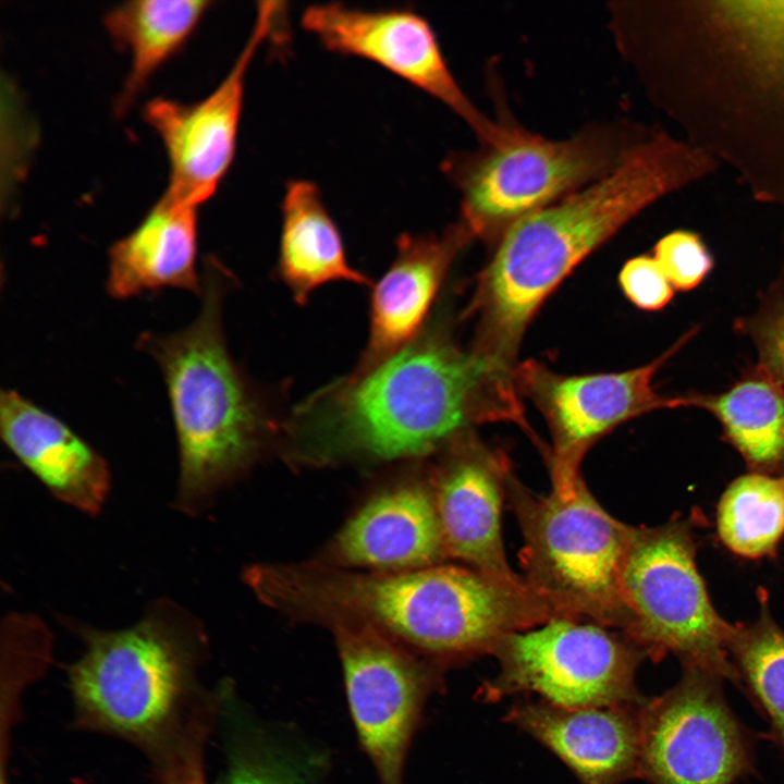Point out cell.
I'll return each instance as SVG.
<instances>
[{
  "instance_id": "obj_21",
  "label": "cell",
  "mask_w": 784,
  "mask_h": 784,
  "mask_svg": "<svg viewBox=\"0 0 784 784\" xmlns=\"http://www.w3.org/2000/svg\"><path fill=\"white\" fill-rule=\"evenodd\" d=\"M341 560L353 565L411 571L446 555L433 498L404 487L369 501L336 539Z\"/></svg>"
},
{
  "instance_id": "obj_19",
  "label": "cell",
  "mask_w": 784,
  "mask_h": 784,
  "mask_svg": "<svg viewBox=\"0 0 784 784\" xmlns=\"http://www.w3.org/2000/svg\"><path fill=\"white\" fill-rule=\"evenodd\" d=\"M471 237L458 223L442 236L401 235L391 267L372 289L368 343L358 369L413 341L457 250Z\"/></svg>"
},
{
  "instance_id": "obj_18",
  "label": "cell",
  "mask_w": 784,
  "mask_h": 784,
  "mask_svg": "<svg viewBox=\"0 0 784 784\" xmlns=\"http://www.w3.org/2000/svg\"><path fill=\"white\" fill-rule=\"evenodd\" d=\"M0 433L53 497L84 513H99L110 489L108 464L65 422L9 389L0 394Z\"/></svg>"
},
{
  "instance_id": "obj_26",
  "label": "cell",
  "mask_w": 784,
  "mask_h": 784,
  "mask_svg": "<svg viewBox=\"0 0 784 784\" xmlns=\"http://www.w3.org/2000/svg\"><path fill=\"white\" fill-rule=\"evenodd\" d=\"M738 688L770 725V737L784 754V630L768 604L751 623L734 626L728 646Z\"/></svg>"
},
{
  "instance_id": "obj_22",
  "label": "cell",
  "mask_w": 784,
  "mask_h": 784,
  "mask_svg": "<svg viewBox=\"0 0 784 784\" xmlns=\"http://www.w3.org/2000/svg\"><path fill=\"white\" fill-rule=\"evenodd\" d=\"M281 209L278 272L297 303H306L329 282L369 283L350 266L341 234L314 183L290 182Z\"/></svg>"
},
{
  "instance_id": "obj_28",
  "label": "cell",
  "mask_w": 784,
  "mask_h": 784,
  "mask_svg": "<svg viewBox=\"0 0 784 784\" xmlns=\"http://www.w3.org/2000/svg\"><path fill=\"white\" fill-rule=\"evenodd\" d=\"M652 256L675 291L695 290L714 268L713 255L701 235L686 229L662 236Z\"/></svg>"
},
{
  "instance_id": "obj_15",
  "label": "cell",
  "mask_w": 784,
  "mask_h": 784,
  "mask_svg": "<svg viewBox=\"0 0 784 784\" xmlns=\"http://www.w3.org/2000/svg\"><path fill=\"white\" fill-rule=\"evenodd\" d=\"M351 713L381 784H403L406 751L429 676L382 636L355 622L333 623Z\"/></svg>"
},
{
  "instance_id": "obj_29",
  "label": "cell",
  "mask_w": 784,
  "mask_h": 784,
  "mask_svg": "<svg viewBox=\"0 0 784 784\" xmlns=\"http://www.w3.org/2000/svg\"><path fill=\"white\" fill-rule=\"evenodd\" d=\"M618 279L626 297L640 309H663L674 297L675 290L653 256L640 255L627 260Z\"/></svg>"
},
{
  "instance_id": "obj_13",
  "label": "cell",
  "mask_w": 784,
  "mask_h": 784,
  "mask_svg": "<svg viewBox=\"0 0 784 784\" xmlns=\"http://www.w3.org/2000/svg\"><path fill=\"white\" fill-rule=\"evenodd\" d=\"M280 2H259L252 32L220 84L197 102L158 97L144 108L146 122L163 143L170 175L166 192L199 207L217 191L233 161L245 79L258 48L272 33Z\"/></svg>"
},
{
  "instance_id": "obj_20",
  "label": "cell",
  "mask_w": 784,
  "mask_h": 784,
  "mask_svg": "<svg viewBox=\"0 0 784 784\" xmlns=\"http://www.w3.org/2000/svg\"><path fill=\"white\" fill-rule=\"evenodd\" d=\"M197 209L163 193L139 224L111 245L106 282L110 296L125 299L166 287L199 296Z\"/></svg>"
},
{
  "instance_id": "obj_3",
  "label": "cell",
  "mask_w": 784,
  "mask_h": 784,
  "mask_svg": "<svg viewBox=\"0 0 784 784\" xmlns=\"http://www.w3.org/2000/svg\"><path fill=\"white\" fill-rule=\"evenodd\" d=\"M514 381L510 365L479 348L425 335L315 394L297 417L372 456H418L476 424L524 426Z\"/></svg>"
},
{
  "instance_id": "obj_4",
  "label": "cell",
  "mask_w": 784,
  "mask_h": 784,
  "mask_svg": "<svg viewBox=\"0 0 784 784\" xmlns=\"http://www.w3.org/2000/svg\"><path fill=\"white\" fill-rule=\"evenodd\" d=\"M246 580L277 609L381 627L448 659L491 653L536 620L526 593L473 568L432 565L375 575L259 566Z\"/></svg>"
},
{
  "instance_id": "obj_16",
  "label": "cell",
  "mask_w": 784,
  "mask_h": 784,
  "mask_svg": "<svg viewBox=\"0 0 784 784\" xmlns=\"http://www.w3.org/2000/svg\"><path fill=\"white\" fill-rule=\"evenodd\" d=\"M510 468L500 454L467 443L438 477L433 497L445 554L499 583L531 591L510 566L501 506Z\"/></svg>"
},
{
  "instance_id": "obj_5",
  "label": "cell",
  "mask_w": 784,
  "mask_h": 784,
  "mask_svg": "<svg viewBox=\"0 0 784 784\" xmlns=\"http://www.w3.org/2000/svg\"><path fill=\"white\" fill-rule=\"evenodd\" d=\"M226 272L205 261L201 306L184 329L140 335L139 347L161 369L179 444L175 506L199 514L218 485L256 446L262 427L260 406L233 362L222 331Z\"/></svg>"
},
{
  "instance_id": "obj_30",
  "label": "cell",
  "mask_w": 784,
  "mask_h": 784,
  "mask_svg": "<svg viewBox=\"0 0 784 784\" xmlns=\"http://www.w3.org/2000/svg\"><path fill=\"white\" fill-rule=\"evenodd\" d=\"M205 727L191 725L166 758L162 784H206L204 772Z\"/></svg>"
},
{
  "instance_id": "obj_11",
  "label": "cell",
  "mask_w": 784,
  "mask_h": 784,
  "mask_svg": "<svg viewBox=\"0 0 784 784\" xmlns=\"http://www.w3.org/2000/svg\"><path fill=\"white\" fill-rule=\"evenodd\" d=\"M725 679L683 666L639 711L638 777L651 784H736L755 768V739L730 708Z\"/></svg>"
},
{
  "instance_id": "obj_27",
  "label": "cell",
  "mask_w": 784,
  "mask_h": 784,
  "mask_svg": "<svg viewBox=\"0 0 784 784\" xmlns=\"http://www.w3.org/2000/svg\"><path fill=\"white\" fill-rule=\"evenodd\" d=\"M757 352V368L784 390V269L759 297L749 315L734 322Z\"/></svg>"
},
{
  "instance_id": "obj_10",
  "label": "cell",
  "mask_w": 784,
  "mask_h": 784,
  "mask_svg": "<svg viewBox=\"0 0 784 784\" xmlns=\"http://www.w3.org/2000/svg\"><path fill=\"white\" fill-rule=\"evenodd\" d=\"M499 674L479 689L497 701L537 695L567 708L638 707L636 671L645 653L623 633L597 623L552 618L506 635L493 649Z\"/></svg>"
},
{
  "instance_id": "obj_14",
  "label": "cell",
  "mask_w": 784,
  "mask_h": 784,
  "mask_svg": "<svg viewBox=\"0 0 784 784\" xmlns=\"http://www.w3.org/2000/svg\"><path fill=\"white\" fill-rule=\"evenodd\" d=\"M303 27L329 50L371 61L446 105L486 146L500 144L507 125L482 114L452 75L429 23L409 10H363L343 3L314 4Z\"/></svg>"
},
{
  "instance_id": "obj_7",
  "label": "cell",
  "mask_w": 784,
  "mask_h": 784,
  "mask_svg": "<svg viewBox=\"0 0 784 784\" xmlns=\"http://www.w3.org/2000/svg\"><path fill=\"white\" fill-rule=\"evenodd\" d=\"M85 651L70 666L79 712L89 723L148 736L169 719L200 645L199 622L170 601L156 602L131 627L85 628Z\"/></svg>"
},
{
  "instance_id": "obj_24",
  "label": "cell",
  "mask_w": 784,
  "mask_h": 784,
  "mask_svg": "<svg viewBox=\"0 0 784 784\" xmlns=\"http://www.w3.org/2000/svg\"><path fill=\"white\" fill-rule=\"evenodd\" d=\"M210 2L204 0H135L105 16L113 42L130 56L131 66L117 107L125 110L156 71L189 38Z\"/></svg>"
},
{
  "instance_id": "obj_8",
  "label": "cell",
  "mask_w": 784,
  "mask_h": 784,
  "mask_svg": "<svg viewBox=\"0 0 784 784\" xmlns=\"http://www.w3.org/2000/svg\"><path fill=\"white\" fill-rule=\"evenodd\" d=\"M621 592L627 616L622 633L646 657L673 654L682 666L711 672L738 687L728 650L735 625L711 602L688 522L635 527Z\"/></svg>"
},
{
  "instance_id": "obj_12",
  "label": "cell",
  "mask_w": 784,
  "mask_h": 784,
  "mask_svg": "<svg viewBox=\"0 0 784 784\" xmlns=\"http://www.w3.org/2000/svg\"><path fill=\"white\" fill-rule=\"evenodd\" d=\"M697 332V327L689 329L658 358L626 371L562 376L528 362L514 372V380L536 402L550 428L552 491L563 498L574 493L584 455L616 426L652 411L688 407L686 394L662 395L653 378Z\"/></svg>"
},
{
  "instance_id": "obj_6",
  "label": "cell",
  "mask_w": 784,
  "mask_h": 784,
  "mask_svg": "<svg viewBox=\"0 0 784 784\" xmlns=\"http://www.w3.org/2000/svg\"><path fill=\"white\" fill-rule=\"evenodd\" d=\"M524 544L520 562L531 592L556 617L625 628L621 592L635 527L610 515L580 478L574 493L535 495L505 479Z\"/></svg>"
},
{
  "instance_id": "obj_17",
  "label": "cell",
  "mask_w": 784,
  "mask_h": 784,
  "mask_svg": "<svg viewBox=\"0 0 784 784\" xmlns=\"http://www.w3.org/2000/svg\"><path fill=\"white\" fill-rule=\"evenodd\" d=\"M641 706L567 708L525 698L506 721L553 752L580 784H622L638 777Z\"/></svg>"
},
{
  "instance_id": "obj_1",
  "label": "cell",
  "mask_w": 784,
  "mask_h": 784,
  "mask_svg": "<svg viewBox=\"0 0 784 784\" xmlns=\"http://www.w3.org/2000/svg\"><path fill=\"white\" fill-rule=\"evenodd\" d=\"M641 71L684 139L784 209V0L658 2Z\"/></svg>"
},
{
  "instance_id": "obj_9",
  "label": "cell",
  "mask_w": 784,
  "mask_h": 784,
  "mask_svg": "<svg viewBox=\"0 0 784 784\" xmlns=\"http://www.w3.org/2000/svg\"><path fill=\"white\" fill-rule=\"evenodd\" d=\"M634 143L624 146L605 130L550 140L512 126L480 157L445 162L462 194L460 223L471 236H502L524 217L609 174Z\"/></svg>"
},
{
  "instance_id": "obj_31",
  "label": "cell",
  "mask_w": 784,
  "mask_h": 784,
  "mask_svg": "<svg viewBox=\"0 0 784 784\" xmlns=\"http://www.w3.org/2000/svg\"><path fill=\"white\" fill-rule=\"evenodd\" d=\"M226 784H292V782L268 760L243 752L233 757Z\"/></svg>"
},
{
  "instance_id": "obj_2",
  "label": "cell",
  "mask_w": 784,
  "mask_h": 784,
  "mask_svg": "<svg viewBox=\"0 0 784 784\" xmlns=\"http://www.w3.org/2000/svg\"><path fill=\"white\" fill-rule=\"evenodd\" d=\"M716 169L686 139L651 132L609 174L511 225L478 286L479 350L511 365L538 308L586 256L640 211Z\"/></svg>"
},
{
  "instance_id": "obj_23",
  "label": "cell",
  "mask_w": 784,
  "mask_h": 784,
  "mask_svg": "<svg viewBox=\"0 0 784 784\" xmlns=\"http://www.w3.org/2000/svg\"><path fill=\"white\" fill-rule=\"evenodd\" d=\"M688 407L710 413L749 471L784 475V390L756 365L719 393L687 394Z\"/></svg>"
},
{
  "instance_id": "obj_25",
  "label": "cell",
  "mask_w": 784,
  "mask_h": 784,
  "mask_svg": "<svg viewBox=\"0 0 784 784\" xmlns=\"http://www.w3.org/2000/svg\"><path fill=\"white\" fill-rule=\"evenodd\" d=\"M716 530L738 556H773L784 538V475L749 471L733 480L718 504Z\"/></svg>"
}]
</instances>
